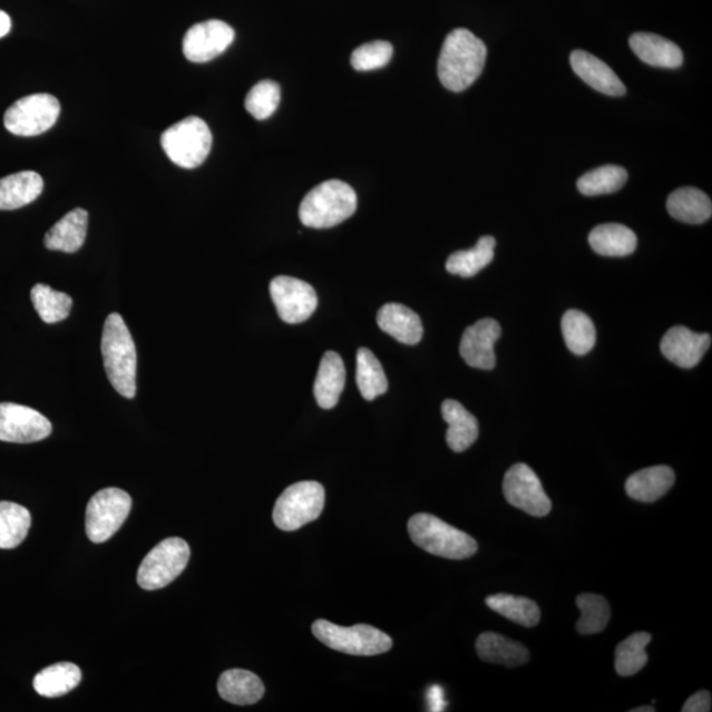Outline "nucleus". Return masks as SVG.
I'll return each instance as SVG.
<instances>
[{
    "mask_svg": "<svg viewBox=\"0 0 712 712\" xmlns=\"http://www.w3.org/2000/svg\"><path fill=\"white\" fill-rule=\"evenodd\" d=\"M487 48L484 41L465 28H458L446 38L438 77L446 89L460 92L469 89L485 69Z\"/></svg>",
    "mask_w": 712,
    "mask_h": 712,
    "instance_id": "obj_1",
    "label": "nucleus"
},
{
    "mask_svg": "<svg viewBox=\"0 0 712 712\" xmlns=\"http://www.w3.org/2000/svg\"><path fill=\"white\" fill-rule=\"evenodd\" d=\"M104 364L107 378L117 392L126 399H134L136 394V355L131 333L118 313L107 316L103 333Z\"/></svg>",
    "mask_w": 712,
    "mask_h": 712,
    "instance_id": "obj_2",
    "label": "nucleus"
},
{
    "mask_svg": "<svg viewBox=\"0 0 712 712\" xmlns=\"http://www.w3.org/2000/svg\"><path fill=\"white\" fill-rule=\"evenodd\" d=\"M354 189L340 179H330L309 192L300 205V221L311 228H330L349 220L357 212Z\"/></svg>",
    "mask_w": 712,
    "mask_h": 712,
    "instance_id": "obj_3",
    "label": "nucleus"
},
{
    "mask_svg": "<svg viewBox=\"0 0 712 712\" xmlns=\"http://www.w3.org/2000/svg\"><path fill=\"white\" fill-rule=\"evenodd\" d=\"M408 531L417 546L438 557L466 559L478 552V544L470 535L433 515L412 516L408 521Z\"/></svg>",
    "mask_w": 712,
    "mask_h": 712,
    "instance_id": "obj_4",
    "label": "nucleus"
},
{
    "mask_svg": "<svg viewBox=\"0 0 712 712\" xmlns=\"http://www.w3.org/2000/svg\"><path fill=\"white\" fill-rule=\"evenodd\" d=\"M313 635L322 644L351 656H377L392 648V638L372 625L357 624L341 627L328 621H316L312 625Z\"/></svg>",
    "mask_w": 712,
    "mask_h": 712,
    "instance_id": "obj_5",
    "label": "nucleus"
},
{
    "mask_svg": "<svg viewBox=\"0 0 712 712\" xmlns=\"http://www.w3.org/2000/svg\"><path fill=\"white\" fill-rule=\"evenodd\" d=\"M213 135L201 118L189 117L169 127L162 135V147L169 160L185 169L203 164L211 154Z\"/></svg>",
    "mask_w": 712,
    "mask_h": 712,
    "instance_id": "obj_6",
    "label": "nucleus"
},
{
    "mask_svg": "<svg viewBox=\"0 0 712 712\" xmlns=\"http://www.w3.org/2000/svg\"><path fill=\"white\" fill-rule=\"evenodd\" d=\"M325 507V488L319 481H299L279 496L273 521L279 529L298 530L319 519Z\"/></svg>",
    "mask_w": 712,
    "mask_h": 712,
    "instance_id": "obj_7",
    "label": "nucleus"
},
{
    "mask_svg": "<svg viewBox=\"0 0 712 712\" xmlns=\"http://www.w3.org/2000/svg\"><path fill=\"white\" fill-rule=\"evenodd\" d=\"M191 548L183 538L170 537L150 550L138 572V584L147 592L163 588L174 582L188 566Z\"/></svg>",
    "mask_w": 712,
    "mask_h": 712,
    "instance_id": "obj_8",
    "label": "nucleus"
},
{
    "mask_svg": "<svg viewBox=\"0 0 712 712\" xmlns=\"http://www.w3.org/2000/svg\"><path fill=\"white\" fill-rule=\"evenodd\" d=\"M131 507V496L120 488H105L92 496L86 509V534L90 542L103 544L117 534Z\"/></svg>",
    "mask_w": 712,
    "mask_h": 712,
    "instance_id": "obj_9",
    "label": "nucleus"
},
{
    "mask_svg": "<svg viewBox=\"0 0 712 712\" xmlns=\"http://www.w3.org/2000/svg\"><path fill=\"white\" fill-rule=\"evenodd\" d=\"M60 103L50 95L20 98L4 114V127L13 135L36 136L48 131L60 117Z\"/></svg>",
    "mask_w": 712,
    "mask_h": 712,
    "instance_id": "obj_10",
    "label": "nucleus"
},
{
    "mask_svg": "<svg viewBox=\"0 0 712 712\" xmlns=\"http://www.w3.org/2000/svg\"><path fill=\"white\" fill-rule=\"evenodd\" d=\"M503 491L509 505L524 510L525 514L535 517L550 514L549 496L528 465L517 464L510 467L503 481Z\"/></svg>",
    "mask_w": 712,
    "mask_h": 712,
    "instance_id": "obj_11",
    "label": "nucleus"
},
{
    "mask_svg": "<svg viewBox=\"0 0 712 712\" xmlns=\"http://www.w3.org/2000/svg\"><path fill=\"white\" fill-rule=\"evenodd\" d=\"M270 293L280 319L291 325L311 319L319 306V298L311 284L296 277L279 276L272 280Z\"/></svg>",
    "mask_w": 712,
    "mask_h": 712,
    "instance_id": "obj_12",
    "label": "nucleus"
},
{
    "mask_svg": "<svg viewBox=\"0 0 712 712\" xmlns=\"http://www.w3.org/2000/svg\"><path fill=\"white\" fill-rule=\"evenodd\" d=\"M52 433V423L30 407L0 402V441L32 443Z\"/></svg>",
    "mask_w": 712,
    "mask_h": 712,
    "instance_id": "obj_13",
    "label": "nucleus"
},
{
    "mask_svg": "<svg viewBox=\"0 0 712 712\" xmlns=\"http://www.w3.org/2000/svg\"><path fill=\"white\" fill-rule=\"evenodd\" d=\"M235 32L225 21L207 20L186 32L183 50L186 59L204 64L212 61L233 45Z\"/></svg>",
    "mask_w": 712,
    "mask_h": 712,
    "instance_id": "obj_14",
    "label": "nucleus"
},
{
    "mask_svg": "<svg viewBox=\"0 0 712 712\" xmlns=\"http://www.w3.org/2000/svg\"><path fill=\"white\" fill-rule=\"evenodd\" d=\"M501 335L498 321L485 319L467 328L459 352L464 361L479 370H492L496 364L495 343Z\"/></svg>",
    "mask_w": 712,
    "mask_h": 712,
    "instance_id": "obj_15",
    "label": "nucleus"
},
{
    "mask_svg": "<svg viewBox=\"0 0 712 712\" xmlns=\"http://www.w3.org/2000/svg\"><path fill=\"white\" fill-rule=\"evenodd\" d=\"M711 347V335L694 333L685 326L667 330L661 341V352L681 369H693Z\"/></svg>",
    "mask_w": 712,
    "mask_h": 712,
    "instance_id": "obj_16",
    "label": "nucleus"
},
{
    "mask_svg": "<svg viewBox=\"0 0 712 712\" xmlns=\"http://www.w3.org/2000/svg\"><path fill=\"white\" fill-rule=\"evenodd\" d=\"M570 62L575 75L592 86L596 91L606 96L621 97L625 95V86L613 69L585 50H574Z\"/></svg>",
    "mask_w": 712,
    "mask_h": 712,
    "instance_id": "obj_17",
    "label": "nucleus"
},
{
    "mask_svg": "<svg viewBox=\"0 0 712 712\" xmlns=\"http://www.w3.org/2000/svg\"><path fill=\"white\" fill-rule=\"evenodd\" d=\"M344 384H347V369L340 354L328 351L323 354L316 372L313 393L322 409H332L340 401Z\"/></svg>",
    "mask_w": 712,
    "mask_h": 712,
    "instance_id": "obj_18",
    "label": "nucleus"
},
{
    "mask_svg": "<svg viewBox=\"0 0 712 712\" xmlns=\"http://www.w3.org/2000/svg\"><path fill=\"white\" fill-rule=\"evenodd\" d=\"M378 325L384 333L409 347L422 340V322L416 312L401 304H386L377 316Z\"/></svg>",
    "mask_w": 712,
    "mask_h": 712,
    "instance_id": "obj_19",
    "label": "nucleus"
},
{
    "mask_svg": "<svg viewBox=\"0 0 712 712\" xmlns=\"http://www.w3.org/2000/svg\"><path fill=\"white\" fill-rule=\"evenodd\" d=\"M89 214L84 208H75L49 230L45 237L48 250L74 254L84 246L88 234Z\"/></svg>",
    "mask_w": 712,
    "mask_h": 712,
    "instance_id": "obj_20",
    "label": "nucleus"
},
{
    "mask_svg": "<svg viewBox=\"0 0 712 712\" xmlns=\"http://www.w3.org/2000/svg\"><path fill=\"white\" fill-rule=\"evenodd\" d=\"M630 46L633 52L651 67L675 69L683 62V53L674 42L653 33H635L631 36Z\"/></svg>",
    "mask_w": 712,
    "mask_h": 712,
    "instance_id": "obj_21",
    "label": "nucleus"
},
{
    "mask_svg": "<svg viewBox=\"0 0 712 712\" xmlns=\"http://www.w3.org/2000/svg\"><path fill=\"white\" fill-rule=\"evenodd\" d=\"M442 417L449 426L446 431V442L452 451L462 452L478 440V420L460 402L445 400Z\"/></svg>",
    "mask_w": 712,
    "mask_h": 712,
    "instance_id": "obj_22",
    "label": "nucleus"
},
{
    "mask_svg": "<svg viewBox=\"0 0 712 712\" xmlns=\"http://www.w3.org/2000/svg\"><path fill=\"white\" fill-rule=\"evenodd\" d=\"M45 182L32 170L19 172L0 178V211H17L38 199Z\"/></svg>",
    "mask_w": 712,
    "mask_h": 712,
    "instance_id": "obj_23",
    "label": "nucleus"
},
{
    "mask_svg": "<svg viewBox=\"0 0 712 712\" xmlns=\"http://www.w3.org/2000/svg\"><path fill=\"white\" fill-rule=\"evenodd\" d=\"M675 481L674 471L669 466H653L640 470L625 484V491L633 500L653 503L663 498Z\"/></svg>",
    "mask_w": 712,
    "mask_h": 712,
    "instance_id": "obj_24",
    "label": "nucleus"
},
{
    "mask_svg": "<svg viewBox=\"0 0 712 712\" xmlns=\"http://www.w3.org/2000/svg\"><path fill=\"white\" fill-rule=\"evenodd\" d=\"M477 652L486 663L508 667L520 666L529 661V651L521 643L495 632L481 633L477 640Z\"/></svg>",
    "mask_w": 712,
    "mask_h": 712,
    "instance_id": "obj_25",
    "label": "nucleus"
},
{
    "mask_svg": "<svg viewBox=\"0 0 712 712\" xmlns=\"http://www.w3.org/2000/svg\"><path fill=\"white\" fill-rule=\"evenodd\" d=\"M218 692L223 700L247 706L262 700L264 685L256 674L243 669H232L221 675Z\"/></svg>",
    "mask_w": 712,
    "mask_h": 712,
    "instance_id": "obj_26",
    "label": "nucleus"
},
{
    "mask_svg": "<svg viewBox=\"0 0 712 712\" xmlns=\"http://www.w3.org/2000/svg\"><path fill=\"white\" fill-rule=\"evenodd\" d=\"M589 246L602 256L622 257L635 253L637 236L627 226L606 223L596 226L588 236Z\"/></svg>",
    "mask_w": 712,
    "mask_h": 712,
    "instance_id": "obj_27",
    "label": "nucleus"
},
{
    "mask_svg": "<svg viewBox=\"0 0 712 712\" xmlns=\"http://www.w3.org/2000/svg\"><path fill=\"white\" fill-rule=\"evenodd\" d=\"M667 212L674 220L700 225L712 215V204L706 193L695 188H681L671 194L666 203Z\"/></svg>",
    "mask_w": 712,
    "mask_h": 712,
    "instance_id": "obj_28",
    "label": "nucleus"
},
{
    "mask_svg": "<svg viewBox=\"0 0 712 712\" xmlns=\"http://www.w3.org/2000/svg\"><path fill=\"white\" fill-rule=\"evenodd\" d=\"M82 680L79 667L71 663L55 664L36 674L33 687L41 696L57 698L71 692Z\"/></svg>",
    "mask_w": 712,
    "mask_h": 712,
    "instance_id": "obj_29",
    "label": "nucleus"
},
{
    "mask_svg": "<svg viewBox=\"0 0 712 712\" xmlns=\"http://www.w3.org/2000/svg\"><path fill=\"white\" fill-rule=\"evenodd\" d=\"M496 241L492 236H481L477 246L471 250L457 251L446 262V270L451 275L472 277L494 261Z\"/></svg>",
    "mask_w": 712,
    "mask_h": 712,
    "instance_id": "obj_30",
    "label": "nucleus"
},
{
    "mask_svg": "<svg viewBox=\"0 0 712 712\" xmlns=\"http://www.w3.org/2000/svg\"><path fill=\"white\" fill-rule=\"evenodd\" d=\"M31 523L30 510L26 507L0 501V549H13L23 543Z\"/></svg>",
    "mask_w": 712,
    "mask_h": 712,
    "instance_id": "obj_31",
    "label": "nucleus"
},
{
    "mask_svg": "<svg viewBox=\"0 0 712 712\" xmlns=\"http://www.w3.org/2000/svg\"><path fill=\"white\" fill-rule=\"evenodd\" d=\"M357 383L367 401H372L388 391V379L379 359L369 349L362 348L357 354Z\"/></svg>",
    "mask_w": 712,
    "mask_h": 712,
    "instance_id": "obj_32",
    "label": "nucleus"
},
{
    "mask_svg": "<svg viewBox=\"0 0 712 712\" xmlns=\"http://www.w3.org/2000/svg\"><path fill=\"white\" fill-rule=\"evenodd\" d=\"M486 604L495 613L508 618V621L523 625V627H535L542 618V611L536 602L508 594H496L488 596Z\"/></svg>",
    "mask_w": 712,
    "mask_h": 712,
    "instance_id": "obj_33",
    "label": "nucleus"
},
{
    "mask_svg": "<svg viewBox=\"0 0 712 712\" xmlns=\"http://www.w3.org/2000/svg\"><path fill=\"white\" fill-rule=\"evenodd\" d=\"M563 334L567 349L575 355H586L595 347L596 330L592 319L579 311H567L563 316Z\"/></svg>",
    "mask_w": 712,
    "mask_h": 712,
    "instance_id": "obj_34",
    "label": "nucleus"
},
{
    "mask_svg": "<svg viewBox=\"0 0 712 712\" xmlns=\"http://www.w3.org/2000/svg\"><path fill=\"white\" fill-rule=\"evenodd\" d=\"M651 640L650 633L636 632L617 645L615 669L618 675L631 677V675L642 671L648 663V654H646L645 648L651 643Z\"/></svg>",
    "mask_w": 712,
    "mask_h": 712,
    "instance_id": "obj_35",
    "label": "nucleus"
},
{
    "mask_svg": "<svg viewBox=\"0 0 712 712\" xmlns=\"http://www.w3.org/2000/svg\"><path fill=\"white\" fill-rule=\"evenodd\" d=\"M32 304L40 319L46 323H57L67 320L74 300L69 294L53 291L46 284H36L31 291Z\"/></svg>",
    "mask_w": 712,
    "mask_h": 712,
    "instance_id": "obj_36",
    "label": "nucleus"
},
{
    "mask_svg": "<svg viewBox=\"0 0 712 712\" xmlns=\"http://www.w3.org/2000/svg\"><path fill=\"white\" fill-rule=\"evenodd\" d=\"M628 174L617 165H604L578 179V191L587 197L603 196L621 191L627 183Z\"/></svg>",
    "mask_w": 712,
    "mask_h": 712,
    "instance_id": "obj_37",
    "label": "nucleus"
},
{
    "mask_svg": "<svg viewBox=\"0 0 712 712\" xmlns=\"http://www.w3.org/2000/svg\"><path fill=\"white\" fill-rule=\"evenodd\" d=\"M581 618L577 631L581 635H595L607 627L611 607L606 598L596 594H581L577 598Z\"/></svg>",
    "mask_w": 712,
    "mask_h": 712,
    "instance_id": "obj_38",
    "label": "nucleus"
},
{
    "mask_svg": "<svg viewBox=\"0 0 712 712\" xmlns=\"http://www.w3.org/2000/svg\"><path fill=\"white\" fill-rule=\"evenodd\" d=\"M282 99V90L276 82L265 79L250 90L246 103V110L257 120L269 119L277 110Z\"/></svg>",
    "mask_w": 712,
    "mask_h": 712,
    "instance_id": "obj_39",
    "label": "nucleus"
},
{
    "mask_svg": "<svg viewBox=\"0 0 712 712\" xmlns=\"http://www.w3.org/2000/svg\"><path fill=\"white\" fill-rule=\"evenodd\" d=\"M393 56V47L388 41H372L361 46L351 55L352 68L359 71L375 70L386 67Z\"/></svg>",
    "mask_w": 712,
    "mask_h": 712,
    "instance_id": "obj_40",
    "label": "nucleus"
},
{
    "mask_svg": "<svg viewBox=\"0 0 712 712\" xmlns=\"http://www.w3.org/2000/svg\"><path fill=\"white\" fill-rule=\"evenodd\" d=\"M711 711V694L706 690L690 696L683 704L682 712H709Z\"/></svg>",
    "mask_w": 712,
    "mask_h": 712,
    "instance_id": "obj_41",
    "label": "nucleus"
},
{
    "mask_svg": "<svg viewBox=\"0 0 712 712\" xmlns=\"http://www.w3.org/2000/svg\"><path fill=\"white\" fill-rule=\"evenodd\" d=\"M428 702L430 711H443L446 708L443 689L435 685L428 690Z\"/></svg>",
    "mask_w": 712,
    "mask_h": 712,
    "instance_id": "obj_42",
    "label": "nucleus"
},
{
    "mask_svg": "<svg viewBox=\"0 0 712 712\" xmlns=\"http://www.w3.org/2000/svg\"><path fill=\"white\" fill-rule=\"evenodd\" d=\"M11 18L9 13L0 10V39L4 38L6 35H9L11 31Z\"/></svg>",
    "mask_w": 712,
    "mask_h": 712,
    "instance_id": "obj_43",
    "label": "nucleus"
},
{
    "mask_svg": "<svg viewBox=\"0 0 712 712\" xmlns=\"http://www.w3.org/2000/svg\"><path fill=\"white\" fill-rule=\"evenodd\" d=\"M654 711H656V709L650 708V706L637 708V709L631 710V712H654Z\"/></svg>",
    "mask_w": 712,
    "mask_h": 712,
    "instance_id": "obj_44",
    "label": "nucleus"
}]
</instances>
